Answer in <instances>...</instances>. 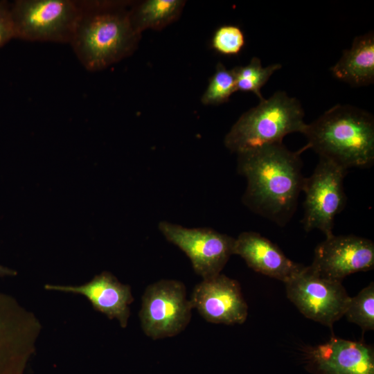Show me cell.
Masks as SVG:
<instances>
[{
  "instance_id": "1",
  "label": "cell",
  "mask_w": 374,
  "mask_h": 374,
  "mask_svg": "<svg viewBox=\"0 0 374 374\" xmlns=\"http://www.w3.org/2000/svg\"><path fill=\"white\" fill-rule=\"evenodd\" d=\"M283 143L265 145L238 153L237 170L247 180L243 204L253 213L279 226L293 216L305 178L301 153Z\"/></svg>"
},
{
  "instance_id": "2",
  "label": "cell",
  "mask_w": 374,
  "mask_h": 374,
  "mask_svg": "<svg viewBox=\"0 0 374 374\" xmlns=\"http://www.w3.org/2000/svg\"><path fill=\"white\" fill-rule=\"evenodd\" d=\"M132 3L80 1V12L69 44L86 69H105L136 50L141 35L130 19Z\"/></svg>"
},
{
  "instance_id": "3",
  "label": "cell",
  "mask_w": 374,
  "mask_h": 374,
  "mask_svg": "<svg viewBox=\"0 0 374 374\" xmlns=\"http://www.w3.org/2000/svg\"><path fill=\"white\" fill-rule=\"evenodd\" d=\"M305 150L346 170L366 168L374 161V118L366 110L337 104L307 126Z\"/></svg>"
},
{
  "instance_id": "4",
  "label": "cell",
  "mask_w": 374,
  "mask_h": 374,
  "mask_svg": "<svg viewBox=\"0 0 374 374\" xmlns=\"http://www.w3.org/2000/svg\"><path fill=\"white\" fill-rule=\"evenodd\" d=\"M301 103L285 91H276L269 98L242 114L224 140L225 147L236 154L265 145L283 143L291 133H303L307 123Z\"/></svg>"
},
{
  "instance_id": "5",
  "label": "cell",
  "mask_w": 374,
  "mask_h": 374,
  "mask_svg": "<svg viewBox=\"0 0 374 374\" xmlns=\"http://www.w3.org/2000/svg\"><path fill=\"white\" fill-rule=\"evenodd\" d=\"M15 38L69 43L80 12V1L17 0L11 3Z\"/></svg>"
},
{
  "instance_id": "6",
  "label": "cell",
  "mask_w": 374,
  "mask_h": 374,
  "mask_svg": "<svg viewBox=\"0 0 374 374\" xmlns=\"http://www.w3.org/2000/svg\"><path fill=\"white\" fill-rule=\"evenodd\" d=\"M41 330L33 312L0 292V374H24Z\"/></svg>"
},
{
  "instance_id": "7",
  "label": "cell",
  "mask_w": 374,
  "mask_h": 374,
  "mask_svg": "<svg viewBox=\"0 0 374 374\" xmlns=\"http://www.w3.org/2000/svg\"><path fill=\"white\" fill-rule=\"evenodd\" d=\"M193 310L182 282L163 279L145 289L139 317L144 333L153 339L174 337L188 326Z\"/></svg>"
},
{
  "instance_id": "8",
  "label": "cell",
  "mask_w": 374,
  "mask_h": 374,
  "mask_svg": "<svg viewBox=\"0 0 374 374\" xmlns=\"http://www.w3.org/2000/svg\"><path fill=\"white\" fill-rule=\"evenodd\" d=\"M346 172L334 163L319 158L312 175L305 178L302 189L305 195L304 214L301 222L306 231L316 229L326 238L333 235L335 217L346 204Z\"/></svg>"
},
{
  "instance_id": "9",
  "label": "cell",
  "mask_w": 374,
  "mask_h": 374,
  "mask_svg": "<svg viewBox=\"0 0 374 374\" xmlns=\"http://www.w3.org/2000/svg\"><path fill=\"white\" fill-rule=\"evenodd\" d=\"M285 284L287 298L307 318L330 328L344 315L350 300L341 281L302 270Z\"/></svg>"
},
{
  "instance_id": "10",
  "label": "cell",
  "mask_w": 374,
  "mask_h": 374,
  "mask_svg": "<svg viewBox=\"0 0 374 374\" xmlns=\"http://www.w3.org/2000/svg\"><path fill=\"white\" fill-rule=\"evenodd\" d=\"M158 227L168 242L186 253L203 279L220 274L233 254L235 238L213 229L186 228L165 220Z\"/></svg>"
},
{
  "instance_id": "11",
  "label": "cell",
  "mask_w": 374,
  "mask_h": 374,
  "mask_svg": "<svg viewBox=\"0 0 374 374\" xmlns=\"http://www.w3.org/2000/svg\"><path fill=\"white\" fill-rule=\"evenodd\" d=\"M311 269L324 278L341 281L347 276L374 267V244L354 235L326 238L314 249Z\"/></svg>"
},
{
  "instance_id": "12",
  "label": "cell",
  "mask_w": 374,
  "mask_h": 374,
  "mask_svg": "<svg viewBox=\"0 0 374 374\" xmlns=\"http://www.w3.org/2000/svg\"><path fill=\"white\" fill-rule=\"evenodd\" d=\"M190 301L193 309L213 323L242 324L248 315L239 283L221 273L196 285Z\"/></svg>"
},
{
  "instance_id": "13",
  "label": "cell",
  "mask_w": 374,
  "mask_h": 374,
  "mask_svg": "<svg viewBox=\"0 0 374 374\" xmlns=\"http://www.w3.org/2000/svg\"><path fill=\"white\" fill-rule=\"evenodd\" d=\"M305 361L314 374H374L373 348L360 341L332 337L310 348Z\"/></svg>"
},
{
  "instance_id": "14",
  "label": "cell",
  "mask_w": 374,
  "mask_h": 374,
  "mask_svg": "<svg viewBox=\"0 0 374 374\" xmlns=\"http://www.w3.org/2000/svg\"><path fill=\"white\" fill-rule=\"evenodd\" d=\"M44 289L81 294L91 303L93 309L109 319H116L126 328L130 314V305L134 301L131 287L123 284L109 271H103L81 285L46 284Z\"/></svg>"
},
{
  "instance_id": "15",
  "label": "cell",
  "mask_w": 374,
  "mask_h": 374,
  "mask_svg": "<svg viewBox=\"0 0 374 374\" xmlns=\"http://www.w3.org/2000/svg\"><path fill=\"white\" fill-rule=\"evenodd\" d=\"M233 254L240 256L255 271L286 283L304 265L289 259L278 246L253 231H244L235 238Z\"/></svg>"
},
{
  "instance_id": "16",
  "label": "cell",
  "mask_w": 374,
  "mask_h": 374,
  "mask_svg": "<svg viewBox=\"0 0 374 374\" xmlns=\"http://www.w3.org/2000/svg\"><path fill=\"white\" fill-rule=\"evenodd\" d=\"M337 79L353 87H363L374 82V35L373 31L357 36L350 48L345 50L331 68Z\"/></svg>"
},
{
  "instance_id": "17",
  "label": "cell",
  "mask_w": 374,
  "mask_h": 374,
  "mask_svg": "<svg viewBox=\"0 0 374 374\" xmlns=\"http://www.w3.org/2000/svg\"><path fill=\"white\" fill-rule=\"evenodd\" d=\"M185 3L182 0H145L132 3L129 12L132 26L141 35L148 28L161 30L179 18Z\"/></svg>"
},
{
  "instance_id": "18",
  "label": "cell",
  "mask_w": 374,
  "mask_h": 374,
  "mask_svg": "<svg viewBox=\"0 0 374 374\" xmlns=\"http://www.w3.org/2000/svg\"><path fill=\"white\" fill-rule=\"evenodd\" d=\"M282 67L280 64H272L266 67L262 66L260 60L253 57L244 66L233 68L235 75L236 91L251 92L260 100L264 99L261 88L266 84L272 74Z\"/></svg>"
},
{
  "instance_id": "19",
  "label": "cell",
  "mask_w": 374,
  "mask_h": 374,
  "mask_svg": "<svg viewBox=\"0 0 374 374\" xmlns=\"http://www.w3.org/2000/svg\"><path fill=\"white\" fill-rule=\"evenodd\" d=\"M363 331L374 330V283H371L357 296L350 297L344 315Z\"/></svg>"
},
{
  "instance_id": "20",
  "label": "cell",
  "mask_w": 374,
  "mask_h": 374,
  "mask_svg": "<svg viewBox=\"0 0 374 374\" xmlns=\"http://www.w3.org/2000/svg\"><path fill=\"white\" fill-rule=\"evenodd\" d=\"M235 91H237L233 68L227 69L219 62L201 100L205 105H220L227 102Z\"/></svg>"
},
{
  "instance_id": "21",
  "label": "cell",
  "mask_w": 374,
  "mask_h": 374,
  "mask_svg": "<svg viewBox=\"0 0 374 374\" xmlns=\"http://www.w3.org/2000/svg\"><path fill=\"white\" fill-rule=\"evenodd\" d=\"M245 44L244 35L238 26L223 25L214 33L211 39V47L217 53L224 55H236Z\"/></svg>"
},
{
  "instance_id": "22",
  "label": "cell",
  "mask_w": 374,
  "mask_h": 374,
  "mask_svg": "<svg viewBox=\"0 0 374 374\" xmlns=\"http://www.w3.org/2000/svg\"><path fill=\"white\" fill-rule=\"evenodd\" d=\"M10 6L8 1H0V48L15 38Z\"/></svg>"
},
{
  "instance_id": "23",
  "label": "cell",
  "mask_w": 374,
  "mask_h": 374,
  "mask_svg": "<svg viewBox=\"0 0 374 374\" xmlns=\"http://www.w3.org/2000/svg\"><path fill=\"white\" fill-rule=\"evenodd\" d=\"M17 274L15 270L0 265V276H15Z\"/></svg>"
}]
</instances>
